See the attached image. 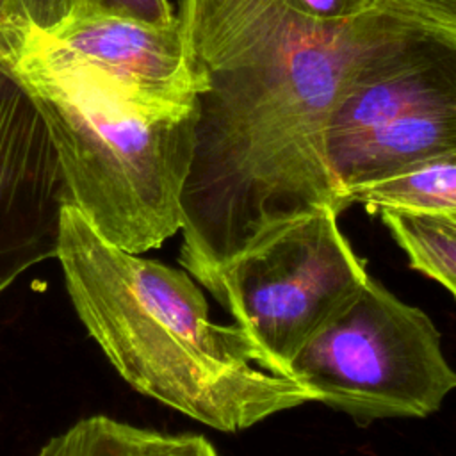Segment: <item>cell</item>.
Listing matches in <instances>:
<instances>
[{"instance_id": "13", "label": "cell", "mask_w": 456, "mask_h": 456, "mask_svg": "<svg viewBox=\"0 0 456 456\" xmlns=\"http://www.w3.org/2000/svg\"><path fill=\"white\" fill-rule=\"evenodd\" d=\"M132 456H219L200 435H164L135 428Z\"/></svg>"}, {"instance_id": "7", "label": "cell", "mask_w": 456, "mask_h": 456, "mask_svg": "<svg viewBox=\"0 0 456 456\" xmlns=\"http://www.w3.org/2000/svg\"><path fill=\"white\" fill-rule=\"evenodd\" d=\"M46 36L134 109L153 116L194 112L196 80L178 20L159 27L78 4Z\"/></svg>"}, {"instance_id": "5", "label": "cell", "mask_w": 456, "mask_h": 456, "mask_svg": "<svg viewBox=\"0 0 456 456\" xmlns=\"http://www.w3.org/2000/svg\"><path fill=\"white\" fill-rule=\"evenodd\" d=\"M369 278L338 214L319 210L258 242L201 285L232 314L258 365L287 378L301 346Z\"/></svg>"}, {"instance_id": "15", "label": "cell", "mask_w": 456, "mask_h": 456, "mask_svg": "<svg viewBox=\"0 0 456 456\" xmlns=\"http://www.w3.org/2000/svg\"><path fill=\"white\" fill-rule=\"evenodd\" d=\"M290 7L317 23H346L378 9L374 0H289Z\"/></svg>"}, {"instance_id": "2", "label": "cell", "mask_w": 456, "mask_h": 456, "mask_svg": "<svg viewBox=\"0 0 456 456\" xmlns=\"http://www.w3.org/2000/svg\"><path fill=\"white\" fill-rule=\"evenodd\" d=\"M55 258L80 322L134 390L226 433L314 401L253 365L251 340L210 321L189 273L107 242L69 203Z\"/></svg>"}, {"instance_id": "16", "label": "cell", "mask_w": 456, "mask_h": 456, "mask_svg": "<svg viewBox=\"0 0 456 456\" xmlns=\"http://www.w3.org/2000/svg\"><path fill=\"white\" fill-rule=\"evenodd\" d=\"M30 27L39 32H52L75 9L77 0H18Z\"/></svg>"}, {"instance_id": "14", "label": "cell", "mask_w": 456, "mask_h": 456, "mask_svg": "<svg viewBox=\"0 0 456 456\" xmlns=\"http://www.w3.org/2000/svg\"><path fill=\"white\" fill-rule=\"evenodd\" d=\"M78 4L96 11L135 18L159 27H169L176 21L167 0H77V5Z\"/></svg>"}, {"instance_id": "1", "label": "cell", "mask_w": 456, "mask_h": 456, "mask_svg": "<svg viewBox=\"0 0 456 456\" xmlns=\"http://www.w3.org/2000/svg\"><path fill=\"white\" fill-rule=\"evenodd\" d=\"M387 18L374 9L192 73L180 264L200 283L297 219L344 212L328 166V121Z\"/></svg>"}, {"instance_id": "9", "label": "cell", "mask_w": 456, "mask_h": 456, "mask_svg": "<svg viewBox=\"0 0 456 456\" xmlns=\"http://www.w3.org/2000/svg\"><path fill=\"white\" fill-rule=\"evenodd\" d=\"M354 203L370 214L406 210L456 219V151L353 191L349 205Z\"/></svg>"}, {"instance_id": "10", "label": "cell", "mask_w": 456, "mask_h": 456, "mask_svg": "<svg viewBox=\"0 0 456 456\" xmlns=\"http://www.w3.org/2000/svg\"><path fill=\"white\" fill-rule=\"evenodd\" d=\"M410 267L440 281L456 297V219L406 210L379 212Z\"/></svg>"}, {"instance_id": "12", "label": "cell", "mask_w": 456, "mask_h": 456, "mask_svg": "<svg viewBox=\"0 0 456 456\" xmlns=\"http://www.w3.org/2000/svg\"><path fill=\"white\" fill-rule=\"evenodd\" d=\"M378 9L456 37V0H374Z\"/></svg>"}, {"instance_id": "6", "label": "cell", "mask_w": 456, "mask_h": 456, "mask_svg": "<svg viewBox=\"0 0 456 456\" xmlns=\"http://www.w3.org/2000/svg\"><path fill=\"white\" fill-rule=\"evenodd\" d=\"M64 178L32 98L0 61V292L55 258Z\"/></svg>"}, {"instance_id": "3", "label": "cell", "mask_w": 456, "mask_h": 456, "mask_svg": "<svg viewBox=\"0 0 456 456\" xmlns=\"http://www.w3.org/2000/svg\"><path fill=\"white\" fill-rule=\"evenodd\" d=\"M2 62L46 125L68 203L107 242L141 255L182 228L194 112L134 109L36 28Z\"/></svg>"}, {"instance_id": "11", "label": "cell", "mask_w": 456, "mask_h": 456, "mask_svg": "<svg viewBox=\"0 0 456 456\" xmlns=\"http://www.w3.org/2000/svg\"><path fill=\"white\" fill-rule=\"evenodd\" d=\"M135 426L93 415L50 438L37 456H132Z\"/></svg>"}, {"instance_id": "8", "label": "cell", "mask_w": 456, "mask_h": 456, "mask_svg": "<svg viewBox=\"0 0 456 456\" xmlns=\"http://www.w3.org/2000/svg\"><path fill=\"white\" fill-rule=\"evenodd\" d=\"M456 151V105L420 109L395 118L328 159L346 210L349 194L415 166Z\"/></svg>"}, {"instance_id": "4", "label": "cell", "mask_w": 456, "mask_h": 456, "mask_svg": "<svg viewBox=\"0 0 456 456\" xmlns=\"http://www.w3.org/2000/svg\"><path fill=\"white\" fill-rule=\"evenodd\" d=\"M287 378L358 422L426 417L456 388L428 314L370 276L301 346Z\"/></svg>"}]
</instances>
